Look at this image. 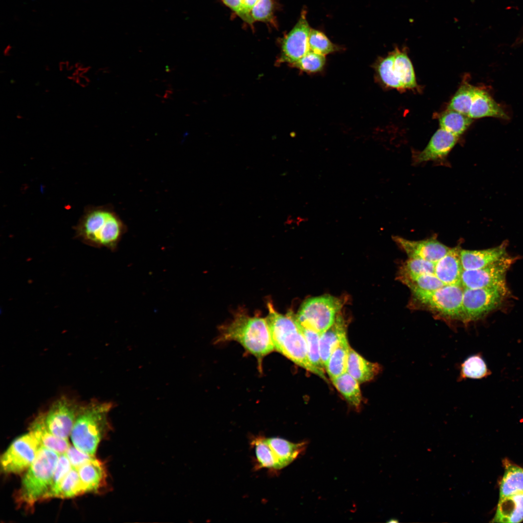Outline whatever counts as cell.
I'll list each match as a JSON object with an SVG mask.
<instances>
[{
	"instance_id": "6da1fadb",
	"label": "cell",
	"mask_w": 523,
	"mask_h": 523,
	"mask_svg": "<svg viewBox=\"0 0 523 523\" xmlns=\"http://www.w3.org/2000/svg\"><path fill=\"white\" fill-rule=\"evenodd\" d=\"M74 230L76 237L85 244L114 251L126 227L111 206H89Z\"/></svg>"
},
{
	"instance_id": "7a4b0ae2",
	"label": "cell",
	"mask_w": 523,
	"mask_h": 523,
	"mask_svg": "<svg viewBox=\"0 0 523 523\" xmlns=\"http://www.w3.org/2000/svg\"><path fill=\"white\" fill-rule=\"evenodd\" d=\"M266 317L275 351L296 365L326 380L325 374L310 362L304 334L292 312L283 315L278 312L271 302H268Z\"/></svg>"
},
{
	"instance_id": "3957f363",
	"label": "cell",
	"mask_w": 523,
	"mask_h": 523,
	"mask_svg": "<svg viewBox=\"0 0 523 523\" xmlns=\"http://www.w3.org/2000/svg\"><path fill=\"white\" fill-rule=\"evenodd\" d=\"M217 342L235 341L249 354L255 356L259 364L275 351L266 318L251 316L244 310H239L232 320L220 328Z\"/></svg>"
},
{
	"instance_id": "277c9868",
	"label": "cell",
	"mask_w": 523,
	"mask_h": 523,
	"mask_svg": "<svg viewBox=\"0 0 523 523\" xmlns=\"http://www.w3.org/2000/svg\"><path fill=\"white\" fill-rule=\"evenodd\" d=\"M112 407V402L96 400L82 404L70 434L76 447L95 456L99 443L109 429L108 413Z\"/></svg>"
},
{
	"instance_id": "5b68a950",
	"label": "cell",
	"mask_w": 523,
	"mask_h": 523,
	"mask_svg": "<svg viewBox=\"0 0 523 523\" xmlns=\"http://www.w3.org/2000/svg\"><path fill=\"white\" fill-rule=\"evenodd\" d=\"M55 451L41 446L34 461L26 470L17 494L20 504L31 507L44 499L52 483L59 457Z\"/></svg>"
},
{
	"instance_id": "8992f818",
	"label": "cell",
	"mask_w": 523,
	"mask_h": 523,
	"mask_svg": "<svg viewBox=\"0 0 523 523\" xmlns=\"http://www.w3.org/2000/svg\"><path fill=\"white\" fill-rule=\"evenodd\" d=\"M463 289L460 285H444L433 291L411 290L414 300L420 306L446 319L463 322Z\"/></svg>"
},
{
	"instance_id": "52a82bcc",
	"label": "cell",
	"mask_w": 523,
	"mask_h": 523,
	"mask_svg": "<svg viewBox=\"0 0 523 523\" xmlns=\"http://www.w3.org/2000/svg\"><path fill=\"white\" fill-rule=\"evenodd\" d=\"M342 306L340 299L331 295L313 297L306 300L293 316L299 325L321 335L334 323Z\"/></svg>"
},
{
	"instance_id": "ba28073f",
	"label": "cell",
	"mask_w": 523,
	"mask_h": 523,
	"mask_svg": "<svg viewBox=\"0 0 523 523\" xmlns=\"http://www.w3.org/2000/svg\"><path fill=\"white\" fill-rule=\"evenodd\" d=\"M508 292L506 284L481 288H464L462 297L463 322L479 320L497 308Z\"/></svg>"
},
{
	"instance_id": "9c48e42d",
	"label": "cell",
	"mask_w": 523,
	"mask_h": 523,
	"mask_svg": "<svg viewBox=\"0 0 523 523\" xmlns=\"http://www.w3.org/2000/svg\"><path fill=\"white\" fill-rule=\"evenodd\" d=\"M81 405L76 400L62 396L39 415L52 433L58 437L68 439Z\"/></svg>"
},
{
	"instance_id": "30bf717a",
	"label": "cell",
	"mask_w": 523,
	"mask_h": 523,
	"mask_svg": "<svg viewBox=\"0 0 523 523\" xmlns=\"http://www.w3.org/2000/svg\"><path fill=\"white\" fill-rule=\"evenodd\" d=\"M41 446L29 431L16 438L0 457L1 470L5 474H20L36 459Z\"/></svg>"
},
{
	"instance_id": "8fae6325",
	"label": "cell",
	"mask_w": 523,
	"mask_h": 523,
	"mask_svg": "<svg viewBox=\"0 0 523 523\" xmlns=\"http://www.w3.org/2000/svg\"><path fill=\"white\" fill-rule=\"evenodd\" d=\"M310 30L307 19V10L304 9L297 22L282 40L279 62L293 65L310 50L308 38Z\"/></svg>"
},
{
	"instance_id": "7c38bea8",
	"label": "cell",
	"mask_w": 523,
	"mask_h": 523,
	"mask_svg": "<svg viewBox=\"0 0 523 523\" xmlns=\"http://www.w3.org/2000/svg\"><path fill=\"white\" fill-rule=\"evenodd\" d=\"M513 260L507 255L485 267L476 270H463L461 278L462 287L475 289L506 284V275Z\"/></svg>"
},
{
	"instance_id": "4fadbf2b",
	"label": "cell",
	"mask_w": 523,
	"mask_h": 523,
	"mask_svg": "<svg viewBox=\"0 0 523 523\" xmlns=\"http://www.w3.org/2000/svg\"><path fill=\"white\" fill-rule=\"evenodd\" d=\"M393 240L410 258L421 259L436 262L450 248L434 237L414 241L400 236H394Z\"/></svg>"
},
{
	"instance_id": "5bb4252c",
	"label": "cell",
	"mask_w": 523,
	"mask_h": 523,
	"mask_svg": "<svg viewBox=\"0 0 523 523\" xmlns=\"http://www.w3.org/2000/svg\"><path fill=\"white\" fill-rule=\"evenodd\" d=\"M459 137L440 128L431 138L426 147L413 155L415 164L445 159L456 144Z\"/></svg>"
},
{
	"instance_id": "9a60e30c",
	"label": "cell",
	"mask_w": 523,
	"mask_h": 523,
	"mask_svg": "<svg viewBox=\"0 0 523 523\" xmlns=\"http://www.w3.org/2000/svg\"><path fill=\"white\" fill-rule=\"evenodd\" d=\"M460 247L450 248L448 251L435 262V275L445 285L461 286L463 272Z\"/></svg>"
},
{
	"instance_id": "2e32d148",
	"label": "cell",
	"mask_w": 523,
	"mask_h": 523,
	"mask_svg": "<svg viewBox=\"0 0 523 523\" xmlns=\"http://www.w3.org/2000/svg\"><path fill=\"white\" fill-rule=\"evenodd\" d=\"M468 116L471 119L494 117L508 119L506 112L485 89L476 87Z\"/></svg>"
},
{
	"instance_id": "e0dca14e",
	"label": "cell",
	"mask_w": 523,
	"mask_h": 523,
	"mask_svg": "<svg viewBox=\"0 0 523 523\" xmlns=\"http://www.w3.org/2000/svg\"><path fill=\"white\" fill-rule=\"evenodd\" d=\"M507 256L505 244L482 250L461 249L460 256L463 270L485 267Z\"/></svg>"
},
{
	"instance_id": "ac0fdd59",
	"label": "cell",
	"mask_w": 523,
	"mask_h": 523,
	"mask_svg": "<svg viewBox=\"0 0 523 523\" xmlns=\"http://www.w3.org/2000/svg\"><path fill=\"white\" fill-rule=\"evenodd\" d=\"M85 493L96 492L106 484L105 465L96 458L77 469Z\"/></svg>"
},
{
	"instance_id": "d6986e66",
	"label": "cell",
	"mask_w": 523,
	"mask_h": 523,
	"mask_svg": "<svg viewBox=\"0 0 523 523\" xmlns=\"http://www.w3.org/2000/svg\"><path fill=\"white\" fill-rule=\"evenodd\" d=\"M346 336V325L344 318L338 313L332 325L320 335V352L324 368L333 351Z\"/></svg>"
},
{
	"instance_id": "ffe728a7",
	"label": "cell",
	"mask_w": 523,
	"mask_h": 523,
	"mask_svg": "<svg viewBox=\"0 0 523 523\" xmlns=\"http://www.w3.org/2000/svg\"><path fill=\"white\" fill-rule=\"evenodd\" d=\"M381 369L380 364L367 360L350 347L346 372L359 384L371 381Z\"/></svg>"
},
{
	"instance_id": "44dd1931",
	"label": "cell",
	"mask_w": 523,
	"mask_h": 523,
	"mask_svg": "<svg viewBox=\"0 0 523 523\" xmlns=\"http://www.w3.org/2000/svg\"><path fill=\"white\" fill-rule=\"evenodd\" d=\"M523 521V493L499 499L493 523H520Z\"/></svg>"
},
{
	"instance_id": "7402d4cb",
	"label": "cell",
	"mask_w": 523,
	"mask_h": 523,
	"mask_svg": "<svg viewBox=\"0 0 523 523\" xmlns=\"http://www.w3.org/2000/svg\"><path fill=\"white\" fill-rule=\"evenodd\" d=\"M30 432L36 438L41 446L59 455L65 453L70 446L68 439L58 437L52 433L46 427L39 415L31 423Z\"/></svg>"
},
{
	"instance_id": "603a6c76",
	"label": "cell",
	"mask_w": 523,
	"mask_h": 523,
	"mask_svg": "<svg viewBox=\"0 0 523 523\" xmlns=\"http://www.w3.org/2000/svg\"><path fill=\"white\" fill-rule=\"evenodd\" d=\"M266 439L282 468L289 465L301 455L307 446L306 441L294 443L278 437Z\"/></svg>"
},
{
	"instance_id": "cb8c5ba5",
	"label": "cell",
	"mask_w": 523,
	"mask_h": 523,
	"mask_svg": "<svg viewBox=\"0 0 523 523\" xmlns=\"http://www.w3.org/2000/svg\"><path fill=\"white\" fill-rule=\"evenodd\" d=\"M504 474L500 484L499 499L523 493V468L504 461Z\"/></svg>"
},
{
	"instance_id": "d4e9b609",
	"label": "cell",
	"mask_w": 523,
	"mask_h": 523,
	"mask_svg": "<svg viewBox=\"0 0 523 523\" xmlns=\"http://www.w3.org/2000/svg\"><path fill=\"white\" fill-rule=\"evenodd\" d=\"M350 348L346 336L331 354L324 368L331 380L347 371Z\"/></svg>"
},
{
	"instance_id": "484cf974",
	"label": "cell",
	"mask_w": 523,
	"mask_h": 523,
	"mask_svg": "<svg viewBox=\"0 0 523 523\" xmlns=\"http://www.w3.org/2000/svg\"><path fill=\"white\" fill-rule=\"evenodd\" d=\"M459 369V381L467 379H482L492 374L480 353L467 357L460 364Z\"/></svg>"
},
{
	"instance_id": "4316f807",
	"label": "cell",
	"mask_w": 523,
	"mask_h": 523,
	"mask_svg": "<svg viewBox=\"0 0 523 523\" xmlns=\"http://www.w3.org/2000/svg\"><path fill=\"white\" fill-rule=\"evenodd\" d=\"M336 389L348 402L355 408L360 406L362 395L359 383L347 372L331 379Z\"/></svg>"
},
{
	"instance_id": "83f0119b",
	"label": "cell",
	"mask_w": 523,
	"mask_h": 523,
	"mask_svg": "<svg viewBox=\"0 0 523 523\" xmlns=\"http://www.w3.org/2000/svg\"><path fill=\"white\" fill-rule=\"evenodd\" d=\"M394 69L403 89L416 87V82L412 62L404 52L396 49L394 51Z\"/></svg>"
},
{
	"instance_id": "f1b7e54d",
	"label": "cell",
	"mask_w": 523,
	"mask_h": 523,
	"mask_svg": "<svg viewBox=\"0 0 523 523\" xmlns=\"http://www.w3.org/2000/svg\"><path fill=\"white\" fill-rule=\"evenodd\" d=\"M473 119L457 111L447 109L439 118V124L442 128L459 137L469 127Z\"/></svg>"
},
{
	"instance_id": "f546056e",
	"label": "cell",
	"mask_w": 523,
	"mask_h": 523,
	"mask_svg": "<svg viewBox=\"0 0 523 523\" xmlns=\"http://www.w3.org/2000/svg\"><path fill=\"white\" fill-rule=\"evenodd\" d=\"M400 280L410 290L417 289L424 291H433L445 285L435 274H399Z\"/></svg>"
},
{
	"instance_id": "4dcf8cb0",
	"label": "cell",
	"mask_w": 523,
	"mask_h": 523,
	"mask_svg": "<svg viewBox=\"0 0 523 523\" xmlns=\"http://www.w3.org/2000/svg\"><path fill=\"white\" fill-rule=\"evenodd\" d=\"M85 493L78 471L72 467L62 481L55 498H69Z\"/></svg>"
},
{
	"instance_id": "1f68e13d",
	"label": "cell",
	"mask_w": 523,
	"mask_h": 523,
	"mask_svg": "<svg viewBox=\"0 0 523 523\" xmlns=\"http://www.w3.org/2000/svg\"><path fill=\"white\" fill-rule=\"evenodd\" d=\"M298 324L305 337L310 362L315 368L324 374V368L322 363L320 352V334L311 328Z\"/></svg>"
},
{
	"instance_id": "d6a6232c",
	"label": "cell",
	"mask_w": 523,
	"mask_h": 523,
	"mask_svg": "<svg viewBox=\"0 0 523 523\" xmlns=\"http://www.w3.org/2000/svg\"><path fill=\"white\" fill-rule=\"evenodd\" d=\"M253 443L255 446L256 458L260 466L270 469H282L266 438H256Z\"/></svg>"
},
{
	"instance_id": "836d02e7",
	"label": "cell",
	"mask_w": 523,
	"mask_h": 523,
	"mask_svg": "<svg viewBox=\"0 0 523 523\" xmlns=\"http://www.w3.org/2000/svg\"><path fill=\"white\" fill-rule=\"evenodd\" d=\"M475 86L462 84L451 99L447 109L457 111L468 116Z\"/></svg>"
},
{
	"instance_id": "e575fe53",
	"label": "cell",
	"mask_w": 523,
	"mask_h": 523,
	"mask_svg": "<svg viewBox=\"0 0 523 523\" xmlns=\"http://www.w3.org/2000/svg\"><path fill=\"white\" fill-rule=\"evenodd\" d=\"M72 466L66 455L62 454L59 457L54 472L50 488L44 499L55 498V494L65 476Z\"/></svg>"
},
{
	"instance_id": "d590c367",
	"label": "cell",
	"mask_w": 523,
	"mask_h": 523,
	"mask_svg": "<svg viewBox=\"0 0 523 523\" xmlns=\"http://www.w3.org/2000/svg\"><path fill=\"white\" fill-rule=\"evenodd\" d=\"M308 45L310 51L324 56L337 49V46L333 44L323 32L311 28L309 35Z\"/></svg>"
},
{
	"instance_id": "8d00e7d4",
	"label": "cell",
	"mask_w": 523,
	"mask_h": 523,
	"mask_svg": "<svg viewBox=\"0 0 523 523\" xmlns=\"http://www.w3.org/2000/svg\"><path fill=\"white\" fill-rule=\"evenodd\" d=\"M394 59V52L384 59L378 66L379 74L382 81L387 86L393 88L403 89L395 73Z\"/></svg>"
},
{
	"instance_id": "74e56055",
	"label": "cell",
	"mask_w": 523,
	"mask_h": 523,
	"mask_svg": "<svg viewBox=\"0 0 523 523\" xmlns=\"http://www.w3.org/2000/svg\"><path fill=\"white\" fill-rule=\"evenodd\" d=\"M435 262L418 259L410 258L400 267L399 274H435Z\"/></svg>"
},
{
	"instance_id": "f35d334b",
	"label": "cell",
	"mask_w": 523,
	"mask_h": 523,
	"mask_svg": "<svg viewBox=\"0 0 523 523\" xmlns=\"http://www.w3.org/2000/svg\"><path fill=\"white\" fill-rule=\"evenodd\" d=\"M325 61V56L309 50L292 65L305 71L315 72L322 69Z\"/></svg>"
},
{
	"instance_id": "ab89813d",
	"label": "cell",
	"mask_w": 523,
	"mask_h": 523,
	"mask_svg": "<svg viewBox=\"0 0 523 523\" xmlns=\"http://www.w3.org/2000/svg\"><path fill=\"white\" fill-rule=\"evenodd\" d=\"M273 0H259L250 12L253 21H271L273 15Z\"/></svg>"
},
{
	"instance_id": "60d3db41",
	"label": "cell",
	"mask_w": 523,
	"mask_h": 523,
	"mask_svg": "<svg viewBox=\"0 0 523 523\" xmlns=\"http://www.w3.org/2000/svg\"><path fill=\"white\" fill-rule=\"evenodd\" d=\"M64 454L68 459L72 467L77 469L95 458V456L84 453L74 446H70Z\"/></svg>"
},
{
	"instance_id": "b9f144b4",
	"label": "cell",
	"mask_w": 523,
	"mask_h": 523,
	"mask_svg": "<svg viewBox=\"0 0 523 523\" xmlns=\"http://www.w3.org/2000/svg\"><path fill=\"white\" fill-rule=\"evenodd\" d=\"M259 0H242L241 10L239 16L242 19L250 25L253 24L250 12Z\"/></svg>"
},
{
	"instance_id": "7bdbcfd3",
	"label": "cell",
	"mask_w": 523,
	"mask_h": 523,
	"mask_svg": "<svg viewBox=\"0 0 523 523\" xmlns=\"http://www.w3.org/2000/svg\"><path fill=\"white\" fill-rule=\"evenodd\" d=\"M223 2L238 15L240 14L241 6L242 0H222Z\"/></svg>"
},
{
	"instance_id": "ee69618b",
	"label": "cell",
	"mask_w": 523,
	"mask_h": 523,
	"mask_svg": "<svg viewBox=\"0 0 523 523\" xmlns=\"http://www.w3.org/2000/svg\"><path fill=\"white\" fill-rule=\"evenodd\" d=\"M73 81L82 88H85L89 85L91 81L89 77L84 75H82L75 76Z\"/></svg>"
},
{
	"instance_id": "f6af8a7d",
	"label": "cell",
	"mask_w": 523,
	"mask_h": 523,
	"mask_svg": "<svg viewBox=\"0 0 523 523\" xmlns=\"http://www.w3.org/2000/svg\"><path fill=\"white\" fill-rule=\"evenodd\" d=\"M12 49V46L10 45H8L3 50V55L5 56H9L11 55V50Z\"/></svg>"
},
{
	"instance_id": "bcb514c9",
	"label": "cell",
	"mask_w": 523,
	"mask_h": 523,
	"mask_svg": "<svg viewBox=\"0 0 523 523\" xmlns=\"http://www.w3.org/2000/svg\"><path fill=\"white\" fill-rule=\"evenodd\" d=\"M59 70L61 72H62L64 70H66V61H61L59 63Z\"/></svg>"
},
{
	"instance_id": "7dc6e473",
	"label": "cell",
	"mask_w": 523,
	"mask_h": 523,
	"mask_svg": "<svg viewBox=\"0 0 523 523\" xmlns=\"http://www.w3.org/2000/svg\"><path fill=\"white\" fill-rule=\"evenodd\" d=\"M522 41H523V39H522Z\"/></svg>"
}]
</instances>
